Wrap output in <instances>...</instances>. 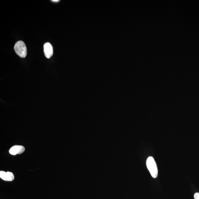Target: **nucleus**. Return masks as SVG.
Returning <instances> with one entry per match:
<instances>
[{
	"label": "nucleus",
	"instance_id": "5",
	"mask_svg": "<svg viewBox=\"0 0 199 199\" xmlns=\"http://www.w3.org/2000/svg\"><path fill=\"white\" fill-rule=\"evenodd\" d=\"M0 177L5 181H12L14 180L15 177L13 173L11 172H5L0 171Z\"/></svg>",
	"mask_w": 199,
	"mask_h": 199
},
{
	"label": "nucleus",
	"instance_id": "1",
	"mask_svg": "<svg viewBox=\"0 0 199 199\" xmlns=\"http://www.w3.org/2000/svg\"><path fill=\"white\" fill-rule=\"evenodd\" d=\"M146 164L147 169L152 177L154 178H157L158 174L157 168L153 158L152 157L147 158Z\"/></svg>",
	"mask_w": 199,
	"mask_h": 199
},
{
	"label": "nucleus",
	"instance_id": "2",
	"mask_svg": "<svg viewBox=\"0 0 199 199\" xmlns=\"http://www.w3.org/2000/svg\"><path fill=\"white\" fill-rule=\"evenodd\" d=\"M15 52L21 58H25L27 54V49L26 46L23 41L17 42L14 47Z\"/></svg>",
	"mask_w": 199,
	"mask_h": 199
},
{
	"label": "nucleus",
	"instance_id": "6",
	"mask_svg": "<svg viewBox=\"0 0 199 199\" xmlns=\"http://www.w3.org/2000/svg\"><path fill=\"white\" fill-rule=\"evenodd\" d=\"M194 199H199V193H196L194 195Z\"/></svg>",
	"mask_w": 199,
	"mask_h": 199
},
{
	"label": "nucleus",
	"instance_id": "3",
	"mask_svg": "<svg viewBox=\"0 0 199 199\" xmlns=\"http://www.w3.org/2000/svg\"><path fill=\"white\" fill-rule=\"evenodd\" d=\"M53 47L49 42H46L44 45V51L45 56L47 58H50L53 55Z\"/></svg>",
	"mask_w": 199,
	"mask_h": 199
},
{
	"label": "nucleus",
	"instance_id": "4",
	"mask_svg": "<svg viewBox=\"0 0 199 199\" xmlns=\"http://www.w3.org/2000/svg\"><path fill=\"white\" fill-rule=\"evenodd\" d=\"M25 148L23 146L15 145L12 147L9 150L10 153L12 155H16L17 154H21L25 151Z\"/></svg>",
	"mask_w": 199,
	"mask_h": 199
},
{
	"label": "nucleus",
	"instance_id": "7",
	"mask_svg": "<svg viewBox=\"0 0 199 199\" xmlns=\"http://www.w3.org/2000/svg\"><path fill=\"white\" fill-rule=\"evenodd\" d=\"M59 1H58V0H52V1L54 2H57Z\"/></svg>",
	"mask_w": 199,
	"mask_h": 199
}]
</instances>
